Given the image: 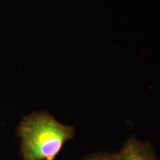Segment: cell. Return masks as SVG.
Here are the masks:
<instances>
[{
	"label": "cell",
	"mask_w": 160,
	"mask_h": 160,
	"mask_svg": "<svg viewBox=\"0 0 160 160\" xmlns=\"http://www.w3.org/2000/svg\"><path fill=\"white\" fill-rule=\"evenodd\" d=\"M74 135V127L63 125L48 111L26 116L17 128L22 160H53Z\"/></svg>",
	"instance_id": "1"
},
{
	"label": "cell",
	"mask_w": 160,
	"mask_h": 160,
	"mask_svg": "<svg viewBox=\"0 0 160 160\" xmlns=\"http://www.w3.org/2000/svg\"><path fill=\"white\" fill-rule=\"evenodd\" d=\"M80 160H117V153H96L89 154Z\"/></svg>",
	"instance_id": "3"
},
{
	"label": "cell",
	"mask_w": 160,
	"mask_h": 160,
	"mask_svg": "<svg viewBox=\"0 0 160 160\" xmlns=\"http://www.w3.org/2000/svg\"><path fill=\"white\" fill-rule=\"evenodd\" d=\"M117 160H159L153 148L148 142L131 137L117 153Z\"/></svg>",
	"instance_id": "2"
}]
</instances>
